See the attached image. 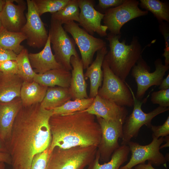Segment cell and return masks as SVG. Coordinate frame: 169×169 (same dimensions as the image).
<instances>
[{
  "label": "cell",
  "instance_id": "1",
  "mask_svg": "<svg viewBox=\"0 0 169 169\" xmlns=\"http://www.w3.org/2000/svg\"><path fill=\"white\" fill-rule=\"evenodd\" d=\"M53 114V110L46 109L40 103L22 106L6 143L13 169H30L34 156L49 147L52 138L49 120Z\"/></svg>",
  "mask_w": 169,
  "mask_h": 169
},
{
  "label": "cell",
  "instance_id": "2",
  "mask_svg": "<svg viewBox=\"0 0 169 169\" xmlns=\"http://www.w3.org/2000/svg\"><path fill=\"white\" fill-rule=\"evenodd\" d=\"M49 124L52 137L50 153L55 147L64 149L77 146L98 147L100 143V126L95 115L86 112L53 115Z\"/></svg>",
  "mask_w": 169,
  "mask_h": 169
},
{
  "label": "cell",
  "instance_id": "3",
  "mask_svg": "<svg viewBox=\"0 0 169 169\" xmlns=\"http://www.w3.org/2000/svg\"><path fill=\"white\" fill-rule=\"evenodd\" d=\"M106 39L109 43L110 50L105 57L112 72L124 82L134 66L141 57V46L138 37L134 36L130 45L125 40L120 42V35L109 33Z\"/></svg>",
  "mask_w": 169,
  "mask_h": 169
},
{
  "label": "cell",
  "instance_id": "4",
  "mask_svg": "<svg viewBox=\"0 0 169 169\" xmlns=\"http://www.w3.org/2000/svg\"><path fill=\"white\" fill-rule=\"evenodd\" d=\"M98 147H55L50 154L48 169H84L95 157Z\"/></svg>",
  "mask_w": 169,
  "mask_h": 169
},
{
  "label": "cell",
  "instance_id": "5",
  "mask_svg": "<svg viewBox=\"0 0 169 169\" xmlns=\"http://www.w3.org/2000/svg\"><path fill=\"white\" fill-rule=\"evenodd\" d=\"M126 84L131 91L134 100L133 109L131 114L126 117L123 125V136L121 145H127L131 140L137 136L141 127L146 125L150 128L152 120L157 115L168 111L169 107L159 106L152 111L146 113L141 109L142 104L146 101L144 99H137L131 88Z\"/></svg>",
  "mask_w": 169,
  "mask_h": 169
},
{
  "label": "cell",
  "instance_id": "6",
  "mask_svg": "<svg viewBox=\"0 0 169 169\" xmlns=\"http://www.w3.org/2000/svg\"><path fill=\"white\" fill-rule=\"evenodd\" d=\"M102 68L103 82L102 87L99 89L97 95L120 106H133V99L126 82L114 74L105 59Z\"/></svg>",
  "mask_w": 169,
  "mask_h": 169
},
{
  "label": "cell",
  "instance_id": "7",
  "mask_svg": "<svg viewBox=\"0 0 169 169\" xmlns=\"http://www.w3.org/2000/svg\"><path fill=\"white\" fill-rule=\"evenodd\" d=\"M49 35L57 61L64 69L68 71L72 70L71 57L79 56L73 39L69 36L62 24L52 18Z\"/></svg>",
  "mask_w": 169,
  "mask_h": 169
},
{
  "label": "cell",
  "instance_id": "8",
  "mask_svg": "<svg viewBox=\"0 0 169 169\" xmlns=\"http://www.w3.org/2000/svg\"><path fill=\"white\" fill-rule=\"evenodd\" d=\"M152 137L151 142L149 144L142 145L136 142L130 141L127 145L131 155L128 162L119 169H131L136 166L146 161L155 166L164 165L166 166L169 157L165 156L160 151V146L164 142L165 138L161 137L157 138Z\"/></svg>",
  "mask_w": 169,
  "mask_h": 169
},
{
  "label": "cell",
  "instance_id": "9",
  "mask_svg": "<svg viewBox=\"0 0 169 169\" xmlns=\"http://www.w3.org/2000/svg\"><path fill=\"white\" fill-rule=\"evenodd\" d=\"M155 71L150 72V68L142 56L131 69V75L134 78L137 86L135 96L139 100H142L149 88L153 85L159 86L164 79L169 65L162 64L160 59H157L154 62Z\"/></svg>",
  "mask_w": 169,
  "mask_h": 169
},
{
  "label": "cell",
  "instance_id": "10",
  "mask_svg": "<svg viewBox=\"0 0 169 169\" xmlns=\"http://www.w3.org/2000/svg\"><path fill=\"white\" fill-rule=\"evenodd\" d=\"M139 5V1L136 0H125L121 4L106 10L103 19V25L111 33L120 35L121 28L126 23L148 13V11L141 9Z\"/></svg>",
  "mask_w": 169,
  "mask_h": 169
},
{
  "label": "cell",
  "instance_id": "11",
  "mask_svg": "<svg viewBox=\"0 0 169 169\" xmlns=\"http://www.w3.org/2000/svg\"><path fill=\"white\" fill-rule=\"evenodd\" d=\"M63 27L73 37L80 51L84 69H87L92 63L95 53L106 46V42L90 34L74 21L64 24Z\"/></svg>",
  "mask_w": 169,
  "mask_h": 169
},
{
  "label": "cell",
  "instance_id": "12",
  "mask_svg": "<svg viewBox=\"0 0 169 169\" xmlns=\"http://www.w3.org/2000/svg\"><path fill=\"white\" fill-rule=\"evenodd\" d=\"M26 3V22L20 32L26 37L27 44L29 46L40 49L46 44L49 34L32 0H27Z\"/></svg>",
  "mask_w": 169,
  "mask_h": 169
},
{
  "label": "cell",
  "instance_id": "13",
  "mask_svg": "<svg viewBox=\"0 0 169 169\" xmlns=\"http://www.w3.org/2000/svg\"><path fill=\"white\" fill-rule=\"evenodd\" d=\"M101 131V139L98 148L100 159L109 161L114 151L120 146L118 142L123 136L124 122L119 120L107 121L100 117H96Z\"/></svg>",
  "mask_w": 169,
  "mask_h": 169
},
{
  "label": "cell",
  "instance_id": "14",
  "mask_svg": "<svg viewBox=\"0 0 169 169\" xmlns=\"http://www.w3.org/2000/svg\"><path fill=\"white\" fill-rule=\"evenodd\" d=\"M77 1L80 10L79 25L92 35L96 33L101 37L107 36V27L101 23L105 14L95 8L93 1L77 0Z\"/></svg>",
  "mask_w": 169,
  "mask_h": 169
},
{
  "label": "cell",
  "instance_id": "15",
  "mask_svg": "<svg viewBox=\"0 0 169 169\" xmlns=\"http://www.w3.org/2000/svg\"><path fill=\"white\" fill-rule=\"evenodd\" d=\"M6 0L3 8L1 13L3 27L8 31L20 32L26 23V18L24 11L26 8L27 3L23 0Z\"/></svg>",
  "mask_w": 169,
  "mask_h": 169
},
{
  "label": "cell",
  "instance_id": "16",
  "mask_svg": "<svg viewBox=\"0 0 169 169\" xmlns=\"http://www.w3.org/2000/svg\"><path fill=\"white\" fill-rule=\"evenodd\" d=\"M101 117L107 121H121L124 122L128 112L125 106L104 99L97 95L87 109L82 111Z\"/></svg>",
  "mask_w": 169,
  "mask_h": 169
},
{
  "label": "cell",
  "instance_id": "17",
  "mask_svg": "<svg viewBox=\"0 0 169 169\" xmlns=\"http://www.w3.org/2000/svg\"><path fill=\"white\" fill-rule=\"evenodd\" d=\"M23 106L20 97L0 103V138L5 144L10 137L16 117Z\"/></svg>",
  "mask_w": 169,
  "mask_h": 169
},
{
  "label": "cell",
  "instance_id": "18",
  "mask_svg": "<svg viewBox=\"0 0 169 169\" xmlns=\"http://www.w3.org/2000/svg\"><path fill=\"white\" fill-rule=\"evenodd\" d=\"M44 47L38 53L28 54L30 62L34 72L42 74L50 70L63 68L57 61L52 53L49 35Z\"/></svg>",
  "mask_w": 169,
  "mask_h": 169
},
{
  "label": "cell",
  "instance_id": "19",
  "mask_svg": "<svg viewBox=\"0 0 169 169\" xmlns=\"http://www.w3.org/2000/svg\"><path fill=\"white\" fill-rule=\"evenodd\" d=\"M70 63L72 69L69 89L72 99L74 100L89 98L87 93V84L84 78L81 59L79 56H73L71 57Z\"/></svg>",
  "mask_w": 169,
  "mask_h": 169
},
{
  "label": "cell",
  "instance_id": "20",
  "mask_svg": "<svg viewBox=\"0 0 169 169\" xmlns=\"http://www.w3.org/2000/svg\"><path fill=\"white\" fill-rule=\"evenodd\" d=\"M97 52L95 60L87 69L84 74L85 79L89 78L90 81V98L95 97L98 95L99 87L101 85L103 79L102 64L108 50L105 46Z\"/></svg>",
  "mask_w": 169,
  "mask_h": 169
},
{
  "label": "cell",
  "instance_id": "21",
  "mask_svg": "<svg viewBox=\"0 0 169 169\" xmlns=\"http://www.w3.org/2000/svg\"><path fill=\"white\" fill-rule=\"evenodd\" d=\"M71 73L63 68L49 70L42 74L36 73L33 81L47 87L69 88Z\"/></svg>",
  "mask_w": 169,
  "mask_h": 169
},
{
  "label": "cell",
  "instance_id": "22",
  "mask_svg": "<svg viewBox=\"0 0 169 169\" xmlns=\"http://www.w3.org/2000/svg\"><path fill=\"white\" fill-rule=\"evenodd\" d=\"M23 81L16 74L0 73V103H6L20 97Z\"/></svg>",
  "mask_w": 169,
  "mask_h": 169
},
{
  "label": "cell",
  "instance_id": "23",
  "mask_svg": "<svg viewBox=\"0 0 169 169\" xmlns=\"http://www.w3.org/2000/svg\"><path fill=\"white\" fill-rule=\"evenodd\" d=\"M130 152L128 145H121L112 153L110 161L100 164V155L98 150L95 158L89 165V169H119L127 161Z\"/></svg>",
  "mask_w": 169,
  "mask_h": 169
},
{
  "label": "cell",
  "instance_id": "24",
  "mask_svg": "<svg viewBox=\"0 0 169 169\" xmlns=\"http://www.w3.org/2000/svg\"><path fill=\"white\" fill-rule=\"evenodd\" d=\"M48 88L34 81L31 82L23 81L20 97L23 106H27L41 103Z\"/></svg>",
  "mask_w": 169,
  "mask_h": 169
},
{
  "label": "cell",
  "instance_id": "25",
  "mask_svg": "<svg viewBox=\"0 0 169 169\" xmlns=\"http://www.w3.org/2000/svg\"><path fill=\"white\" fill-rule=\"evenodd\" d=\"M71 99L69 88L49 87L40 105L46 109L53 110L62 106Z\"/></svg>",
  "mask_w": 169,
  "mask_h": 169
},
{
  "label": "cell",
  "instance_id": "26",
  "mask_svg": "<svg viewBox=\"0 0 169 169\" xmlns=\"http://www.w3.org/2000/svg\"><path fill=\"white\" fill-rule=\"evenodd\" d=\"M26 39L21 32H10L3 27L0 30V49L12 50L18 55L24 48L21 43Z\"/></svg>",
  "mask_w": 169,
  "mask_h": 169
},
{
  "label": "cell",
  "instance_id": "27",
  "mask_svg": "<svg viewBox=\"0 0 169 169\" xmlns=\"http://www.w3.org/2000/svg\"><path fill=\"white\" fill-rule=\"evenodd\" d=\"M79 13L77 0H69L64 7L52 14L51 18L58 21L61 24L72 21L79 23Z\"/></svg>",
  "mask_w": 169,
  "mask_h": 169
},
{
  "label": "cell",
  "instance_id": "28",
  "mask_svg": "<svg viewBox=\"0 0 169 169\" xmlns=\"http://www.w3.org/2000/svg\"><path fill=\"white\" fill-rule=\"evenodd\" d=\"M141 7L151 12L160 23L169 22V7L165 2L159 0H140Z\"/></svg>",
  "mask_w": 169,
  "mask_h": 169
},
{
  "label": "cell",
  "instance_id": "29",
  "mask_svg": "<svg viewBox=\"0 0 169 169\" xmlns=\"http://www.w3.org/2000/svg\"><path fill=\"white\" fill-rule=\"evenodd\" d=\"M94 98H88L69 100L62 106L54 109L53 115H64L83 111L91 105Z\"/></svg>",
  "mask_w": 169,
  "mask_h": 169
},
{
  "label": "cell",
  "instance_id": "30",
  "mask_svg": "<svg viewBox=\"0 0 169 169\" xmlns=\"http://www.w3.org/2000/svg\"><path fill=\"white\" fill-rule=\"evenodd\" d=\"M28 54V50L24 48L17 55L16 61L18 66V75L23 81L31 82L33 81L36 73L31 66Z\"/></svg>",
  "mask_w": 169,
  "mask_h": 169
},
{
  "label": "cell",
  "instance_id": "31",
  "mask_svg": "<svg viewBox=\"0 0 169 169\" xmlns=\"http://www.w3.org/2000/svg\"><path fill=\"white\" fill-rule=\"evenodd\" d=\"M41 16L46 13H54L64 7L69 0H32Z\"/></svg>",
  "mask_w": 169,
  "mask_h": 169
},
{
  "label": "cell",
  "instance_id": "32",
  "mask_svg": "<svg viewBox=\"0 0 169 169\" xmlns=\"http://www.w3.org/2000/svg\"><path fill=\"white\" fill-rule=\"evenodd\" d=\"M50 154L49 147L35 155L33 159L30 169H48Z\"/></svg>",
  "mask_w": 169,
  "mask_h": 169
},
{
  "label": "cell",
  "instance_id": "33",
  "mask_svg": "<svg viewBox=\"0 0 169 169\" xmlns=\"http://www.w3.org/2000/svg\"><path fill=\"white\" fill-rule=\"evenodd\" d=\"M151 101L153 104H158L159 106L169 107V89L153 92L151 94Z\"/></svg>",
  "mask_w": 169,
  "mask_h": 169
},
{
  "label": "cell",
  "instance_id": "34",
  "mask_svg": "<svg viewBox=\"0 0 169 169\" xmlns=\"http://www.w3.org/2000/svg\"><path fill=\"white\" fill-rule=\"evenodd\" d=\"M167 22L160 23L159 29L163 35L165 42V48L162 55L165 57V65H169V25Z\"/></svg>",
  "mask_w": 169,
  "mask_h": 169
},
{
  "label": "cell",
  "instance_id": "35",
  "mask_svg": "<svg viewBox=\"0 0 169 169\" xmlns=\"http://www.w3.org/2000/svg\"><path fill=\"white\" fill-rule=\"evenodd\" d=\"M150 128L152 132V136L157 138L169 136V116H168L162 125L158 126L152 125Z\"/></svg>",
  "mask_w": 169,
  "mask_h": 169
},
{
  "label": "cell",
  "instance_id": "36",
  "mask_svg": "<svg viewBox=\"0 0 169 169\" xmlns=\"http://www.w3.org/2000/svg\"><path fill=\"white\" fill-rule=\"evenodd\" d=\"M0 72L5 74H17L18 66L16 61L9 60L0 64Z\"/></svg>",
  "mask_w": 169,
  "mask_h": 169
},
{
  "label": "cell",
  "instance_id": "37",
  "mask_svg": "<svg viewBox=\"0 0 169 169\" xmlns=\"http://www.w3.org/2000/svg\"><path fill=\"white\" fill-rule=\"evenodd\" d=\"M125 0H99L98 7L106 10L117 6L122 4Z\"/></svg>",
  "mask_w": 169,
  "mask_h": 169
},
{
  "label": "cell",
  "instance_id": "38",
  "mask_svg": "<svg viewBox=\"0 0 169 169\" xmlns=\"http://www.w3.org/2000/svg\"><path fill=\"white\" fill-rule=\"evenodd\" d=\"M17 54L13 51L0 49V64L9 60L16 61Z\"/></svg>",
  "mask_w": 169,
  "mask_h": 169
},
{
  "label": "cell",
  "instance_id": "39",
  "mask_svg": "<svg viewBox=\"0 0 169 169\" xmlns=\"http://www.w3.org/2000/svg\"><path fill=\"white\" fill-rule=\"evenodd\" d=\"M0 161L11 165L12 159L9 153L0 152Z\"/></svg>",
  "mask_w": 169,
  "mask_h": 169
},
{
  "label": "cell",
  "instance_id": "40",
  "mask_svg": "<svg viewBox=\"0 0 169 169\" xmlns=\"http://www.w3.org/2000/svg\"><path fill=\"white\" fill-rule=\"evenodd\" d=\"M160 90H165L169 89V74L166 78L163 79L159 85Z\"/></svg>",
  "mask_w": 169,
  "mask_h": 169
},
{
  "label": "cell",
  "instance_id": "41",
  "mask_svg": "<svg viewBox=\"0 0 169 169\" xmlns=\"http://www.w3.org/2000/svg\"><path fill=\"white\" fill-rule=\"evenodd\" d=\"M151 163L149 161L147 164L145 163L139 164L134 166V169H156L152 166Z\"/></svg>",
  "mask_w": 169,
  "mask_h": 169
},
{
  "label": "cell",
  "instance_id": "42",
  "mask_svg": "<svg viewBox=\"0 0 169 169\" xmlns=\"http://www.w3.org/2000/svg\"><path fill=\"white\" fill-rule=\"evenodd\" d=\"M0 152H8V151L7 148L5 144L2 141V140L0 139Z\"/></svg>",
  "mask_w": 169,
  "mask_h": 169
},
{
  "label": "cell",
  "instance_id": "43",
  "mask_svg": "<svg viewBox=\"0 0 169 169\" xmlns=\"http://www.w3.org/2000/svg\"><path fill=\"white\" fill-rule=\"evenodd\" d=\"M165 137L166 138H165V142L166 143L165 144H164L162 146L161 145L160 147V149L163 148H165L166 147H169V136H166Z\"/></svg>",
  "mask_w": 169,
  "mask_h": 169
},
{
  "label": "cell",
  "instance_id": "44",
  "mask_svg": "<svg viewBox=\"0 0 169 169\" xmlns=\"http://www.w3.org/2000/svg\"><path fill=\"white\" fill-rule=\"evenodd\" d=\"M6 3V0H0V13L2 11Z\"/></svg>",
  "mask_w": 169,
  "mask_h": 169
},
{
  "label": "cell",
  "instance_id": "45",
  "mask_svg": "<svg viewBox=\"0 0 169 169\" xmlns=\"http://www.w3.org/2000/svg\"><path fill=\"white\" fill-rule=\"evenodd\" d=\"M5 165L4 162L0 161V169H5Z\"/></svg>",
  "mask_w": 169,
  "mask_h": 169
},
{
  "label": "cell",
  "instance_id": "46",
  "mask_svg": "<svg viewBox=\"0 0 169 169\" xmlns=\"http://www.w3.org/2000/svg\"><path fill=\"white\" fill-rule=\"evenodd\" d=\"M3 27L1 19V13H0V30Z\"/></svg>",
  "mask_w": 169,
  "mask_h": 169
},
{
  "label": "cell",
  "instance_id": "47",
  "mask_svg": "<svg viewBox=\"0 0 169 169\" xmlns=\"http://www.w3.org/2000/svg\"><path fill=\"white\" fill-rule=\"evenodd\" d=\"M134 169L133 168H132V169Z\"/></svg>",
  "mask_w": 169,
  "mask_h": 169
},
{
  "label": "cell",
  "instance_id": "48",
  "mask_svg": "<svg viewBox=\"0 0 169 169\" xmlns=\"http://www.w3.org/2000/svg\"><path fill=\"white\" fill-rule=\"evenodd\" d=\"M0 73H1V72H0Z\"/></svg>",
  "mask_w": 169,
  "mask_h": 169
}]
</instances>
